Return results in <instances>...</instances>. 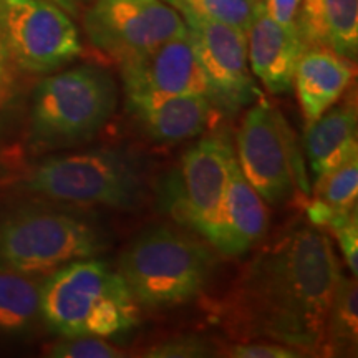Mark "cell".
<instances>
[{"label": "cell", "instance_id": "6da1fadb", "mask_svg": "<svg viewBox=\"0 0 358 358\" xmlns=\"http://www.w3.org/2000/svg\"><path fill=\"white\" fill-rule=\"evenodd\" d=\"M340 274L330 237L299 224L249 259L214 319L236 340H266L320 355Z\"/></svg>", "mask_w": 358, "mask_h": 358}, {"label": "cell", "instance_id": "7a4b0ae2", "mask_svg": "<svg viewBox=\"0 0 358 358\" xmlns=\"http://www.w3.org/2000/svg\"><path fill=\"white\" fill-rule=\"evenodd\" d=\"M40 315L58 337L110 338L136 327L140 306L116 268L88 257L45 277Z\"/></svg>", "mask_w": 358, "mask_h": 358}, {"label": "cell", "instance_id": "3957f363", "mask_svg": "<svg viewBox=\"0 0 358 358\" xmlns=\"http://www.w3.org/2000/svg\"><path fill=\"white\" fill-rule=\"evenodd\" d=\"M116 271L138 306L164 310L204 292L216 271V250L194 232L161 224L134 237L120 254Z\"/></svg>", "mask_w": 358, "mask_h": 358}, {"label": "cell", "instance_id": "277c9868", "mask_svg": "<svg viewBox=\"0 0 358 358\" xmlns=\"http://www.w3.org/2000/svg\"><path fill=\"white\" fill-rule=\"evenodd\" d=\"M116 103L118 87L98 65L45 75L30 96L27 143L38 153L83 145L108 124Z\"/></svg>", "mask_w": 358, "mask_h": 358}, {"label": "cell", "instance_id": "5b68a950", "mask_svg": "<svg viewBox=\"0 0 358 358\" xmlns=\"http://www.w3.org/2000/svg\"><path fill=\"white\" fill-rule=\"evenodd\" d=\"M82 52L73 19L50 0H0V106Z\"/></svg>", "mask_w": 358, "mask_h": 358}, {"label": "cell", "instance_id": "8992f818", "mask_svg": "<svg viewBox=\"0 0 358 358\" xmlns=\"http://www.w3.org/2000/svg\"><path fill=\"white\" fill-rule=\"evenodd\" d=\"M30 194L73 206H105L131 211L146 198L141 161L128 151L96 148L47 156L20 178Z\"/></svg>", "mask_w": 358, "mask_h": 358}, {"label": "cell", "instance_id": "52a82bcc", "mask_svg": "<svg viewBox=\"0 0 358 358\" xmlns=\"http://www.w3.org/2000/svg\"><path fill=\"white\" fill-rule=\"evenodd\" d=\"M106 237L93 222L60 209L24 208L0 214V268L47 277L78 259L105 252Z\"/></svg>", "mask_w": 358, "mask_h": 358}, {"label": "cell", "instance_id": "ba28073f", "mask_svg": "<svg viewBox=\"0 0 358 358\" xmlns=\"http://www.w3.org/2000/svg\"><path fill=\"white\" fill-rule=\"evenodd\" d=\"M234 153L241 173L267 206L287 203L295 191L310 196L295 134L280 110L262 96L243 116Z\"/></svg>", "mask_w": 358, "mask_h": 358}, {"label": "cell", "instance_id": "9c48e42d", "mask_svg": "<svg viewBox=\"0 0 358 358\" xmlns=\"http://www.w3.org/2000/svg\"><path fill=\"white\" fill-rule=\"evenodd\" d=\"M234 148L226 133H211L182 155L178 171L166 181L163 203L179 226L204 241L221 211Z\"/></svg>", "mask_w": 358, "mask_h": 358}, {"label": "cell", "instance_id": "30bf717a", "mask_svg": "<svg viewBox=\"0 0 358 358\" xmlns=\"http://www.w3.org/2000/svg\"><path fill=\"white\" fill-rule=\"evenodd\" d=\"M80 20L88 43L116 65L187 35L182 17L163 0H93Z\"/></svg>", "mask_w": 358, "mask_h": 358}, {"label": "cell", "instance_id": "8fae6325", "mask_svg": "<svg viewBox=\"0 0 358 358\" xmlns=\"http://www.w3.org/2000/svg\"><path fill=\"white\" fill-rule=\"evenodd\" d=\"M182 20L208 82V96L219 113L234 115L262 96L249 69L244 30L191 17Z\"/></svg>", "mask_w": 358, "mask_h": 358}, {"label": "cell", "instance_id": "7c38bea8", "mask_svg": "<svg viewBox=\"0 0 358 358\" xmlns=\"http://www.w3.org/2000/svg\"><path fill=\"white\" fill-rule=\"evenodd\" d=\"M118 66L127 101L208 95V82L187 35L168 40Z\"/></svg>", "mask_w": 358, "mask_h": 358}, {"label": "cell", "instance_id": "4fadbf2b", "mask_svg": "<svg viewBox=\"0 0 358 358\" xmlns=\"http://www.w3.org/2000/svg\"><path fill=\"white\" fill-rule=\"evenodd\" d=\"M245 37L250 71L272 95L289 93L294 88L299 58L307 48L297 25H284L271 19L257 0Z\"/></svg>", "mask_w": 358, "mask_h": 358}, {"label": "cell", "instance_id": "5bb4252c", "mask_svg": "<svg viewBox=\"0 0 358 358\" xmlns=\"http://www.w3.org/2000/svg\"><path fill=\"white\" fill-rule=\"evenodd\" d=\"M267 231L268 209L266 201L241 173L234 156L221 211L206 243L224 257H239L261 243Z\"/></svg>", "mask_w": 358, "mask_h": 358}, {"label": "cell", "instance_id": "9a60e30c", "mask_svg": "<svg viewBox=\"0 0 358 358\" xmlns=\"http://www.w3.org/2000/svg\"><path fill=\"white\" fill-rule=\"evenodd\" d=\"M141 131L155 143L174 145L198 138L221 116L208 95H178L127 101Z\"/></svg>", "mask_w": 358, "mask_h": 358}, {"label": "cell", "instance_id": "2e32d148", "mask_svg": "<svg viewBox=\"0 0 358 358\" xmlns=\"http://www.w3.org/2000/svg\"><path fill=\"white\" fill-rule=\"evenodd\" d=\"M355 77V64L325 47H307L294 73L306 128L330 110L345 95Z\"/></svg>", "mask_w": 358, "mask_h": 358}, {"label": "cell", "instance_id": "e0dca14e", "mask_svg": "<svg viewBox=\"0 0 358 358\" xmlns=\"http://www.w3.org/2000/svg\"><path fill=\"white\" fill-rule=\"evenodd\" d=\"M307 47H325L355 62L358 0H302L295 19Z\"/></svg>", "mask_w": 358, "mask_h": 358}, {"label": "cell", "instance_id": "ac0fdd59", "mask_svg": "<svg viewBox=\"0 0 358 358\" xmlns=\"http://www.w3.org/2000/svg\"><path fill=\"white\" fill-rule=\"evenodd\" d=\"M306 129L308 168L317 179L358 155L355 96H348L340 105L335 103Z\"/></svg>", "mask_w": 358, "mask_h": 358}, {"label": "cell", "instance_id": "d6986e66", "mask_svg": "<svg viewBox=\"0 0 358 358\" xmlns=\"http://www.w3.org/2000/svg\"><path fill=\"white\" fill-rule=\"evenodd\" d=\"M43 279L0 268V332L24 334L42 319L40 294Z\"/></svg>", "mask_w": 358, "mask_h": 358}, {"label": "cell", "instance_id": "ffe728a7", "mask_svg": "<svg viewBox=\"0 0 358 358\" xmlns=\"http://www.w3.org/2000/svg\"><path fill=\"white\" fill-rule=\"evenodd\" d=\"M358 345V287L355 277L340 274L329 317L322 357H350Z\"/></svg>", "mask_w": 358, "mask_h": 358}, {"label": "cell", "instance_id": "44dd1931", "mask_svg": "<svg viewBox=\"0 0 358 358\" xmlns=\"http://www.w3.org/2000/svg\"><path fill=\"white\" fill-rule=\"evenodd\" d=\"M182 19H201L237 27L248 32L257 0H163Z\"/></svg>", "mask_w": 358, "mask_h": 358}, {"label": "cell", "instance_id": "7402d4cb", "mask_svg": "<svg viewBox=\"0 0 358 358\" xmlns=\"http://www.w3.org/2000/svg\"><path fill=\"white\" fill-rule=\"evenodd\" d=\"M308 198L334 211L355 209L358 198V155L348 158L334 171L313 179V189Z\"/></svg>", "mask_w": 358, "mask_h": 358}, {"label": "cell", "instance_id": "603a6c76", "mask_svg": "<svg viewBox=\"0 0 358 358\" xmlns=\"http://www.w3.org/2000/svg\"><path fill=\"white\" fill-rule=\"evenodd\" d=\"M45 355L57 358H122L124 350L103 337H62L45 348Z\"/></svg>", "mask_w": 358, "mask_h": 358}, {"label": "cell", "instance_id": "cb8c5ba5", "mask_svg": "<svg viewBox=\"0 0 358 358\" xmlns=\"http://www.w3.org/2000/svg\"><path fill=\"white\" fill-rule=\"evenodd\" d=\"M219 353V348L214 347L211 340L199 337V335H179L148 347L141 357L150 358H201L213 357Z\"/></svg>", "mask_w": 358, "mask_h": 358}, {"label": "cell", "instance_id": "d4e9b609", "mask_svg": "<svg viewBox=\"0 0 358 358\" xmlns=\"http://www.w3.org/2000/svg\"><path fill=\"white\" fill-rule=\"evenodd\" d=\"M217 355L232 358H297L307 357L299 348L284 345L277 342H266V340H241L219 348Z\"/></svg>", "mask_w": 358, "mask_h": 358}, {"label": "cell", "instance_id": "484cf974", "mask_svg": "<svg viewBox=\"0 0 358 358\" xmlns=\"http://www.w3.org/2000/svg\"><path fill=\"white\" fill-rule=\"evenodd\" d=\"M271 19L284 25H294L302 0H261Z\"/></svg>", "mask_w": 358, "mask_h": 358}, {"label": "cell", "instance_id": "4316f807", "mask_svg": "<svg viewBox=\"0 0 358 358\" xmlns=\"http://www.w3.org/2000/svg\"><path fill=\"white\" fill-rule=\"evenodd\" d=\"M58 8H62L71 19H82L83 12L87 10L93 0H50Z\"/></svg>", "mask_w": 358, "mask_h": 358}]
</instances>
